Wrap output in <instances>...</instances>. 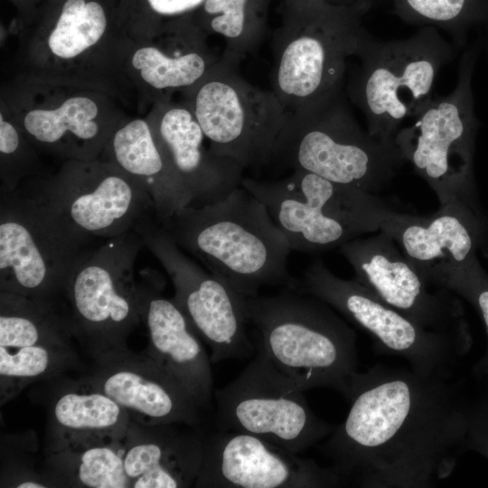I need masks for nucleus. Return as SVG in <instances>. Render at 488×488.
Masks as SVG:
<instances>
[{"instance_id":"obj_1","label":"nucleus","mask_w":488,"mask_h":488,"mask_svg":"<svg viewBox=\"0 0 488 488\" xmlns=\"http://www.w3.org/2000/svg\"><path fill=\"white\" fill-rule=\"evenodd\" d=\"M345 399L346 418L318 446L343 484L431 487L465 452L466 401L446 379L377 365Z\"/></svg>"},{"instance_id":"obj_2","label":"nucleus","mask_w":488,"mask_h":488,"mask_svg":"<svg viewBox=\"0 0 488 488\" xmlns=\"http://www.w3.org/2000/svg\"><path fill=\"white\" fill-rule=\"evenodd\" d=\"M174 243L245 297L293 286L292 250L266 206L242 185L223 200L185 207L160 224Z\"/></svg>"},{"instance_id":"obj_3","label":"nucleus","mask_w":488,"mask_h":488,"mask_svg":"<svg viewBox=\"0 0 488 488\" xmlns=\"http://www.w3.org/2000/svg\"><path fill=\"white\" fill-rule=\"evenodd\" d=\"M246 314L274 365L302 389L347 397L357 372L356 333L325 302L288 289L246 297Z\"/></svg>"},{"instance_id":"obj_4","label":"nucleus","mask_w":488,"mask_h":488,"mask_svg":"<svg viewBox=\"0 0 488 488\" xmlns=\"http://www.w3.org/2000/svg\"><path fill=\"white\" fill-rule=\"evenodd\" d=\"M272 161L371 193L387 186L405 163L395 143L360 127L341 91L290 113Z\"/></svg>"},{"instance_id":"obj_5","label":"nucleus","mask_w":488,"mask_h":488,"mask_svg":"<svg viewBox=\"0 0 488 488\" xmlns=\"http://www.w3.org/2000/svg\"><path fill=\"white\" fill-rule=\"evenodd\" d=\"M93 239L69 224L42 189L1 191L0 291L54 306Z\"/></svg>"},{"instance_id":"obj_6","label":"nucleus","mask_w":488,"mask_h":488,"mask_svg":"<svg viewBox=\"0 0 488 488\" xmlns=\"http://www.w3.org/2000/svg\"><path fill=\"white\" fill-rule=\"evenodd\" d=\"M296 2L272 39V90L289 112L341 91L347 59L368 33V11Z\"/></svg>"},{"instance_id":"obj_7","label":"nucleus","mask_w":488,"mask_h":488,"mask_svg":"<svg viewBox=\"0 0 488 488\" xmlns=\"http://www.w3.org/2000/svg\"><path fill=\"white\" fill-rule=\"evenodd\" d=\"M454 51L455 44L431 26L386 42L367 33L356 55L361 65L350 80L348 94L362 111L368 132L395 143L402 122L417 117L433 99L436 77Z\"/></svg>"},{"instance_id":"obj_8","label":"nucleus","mask_w":488,"mask_h":488,"mask_svg":"<svg viewBox=\"0 0 488 488\" xmlns=\"http://www.w3.org/2000/svg\"><path fill=\"white\" fill-rule=\"evenodd\" d=\"M144 246L137 230L103 239L66 284V318L93 360L127 351L128 335L141 322L134 268Z\"/></svg>"},{"instance_id":"obj_9","label":"nucleus","mask_w":488,"mask_h":488,"mask_svg":"<svg viewBox=\"0 0 488 488\" xmlns=\"http://www.w3.org/2000/svg\"><path fill=\"white\" fill-rule=\"evenodd\" d=\"M475 48L465 52L458 80L446 96H434L411 125L401 127L395 144L405 162L424 179L441 204H476L473 160L478 121L474 110L472 75Z\"/></svg>"},{"instance_id":"obj_10","label":"nucleus","mask_w":488,"mask_h":488,"mask_svg":"<svg viewBox=\"0 0 488 488\" xmlns=\"http://www.w3.org/2000/svg\"><path fill=\"white\" fill-rule=\"evenodd\" d=\"M321 299L363 329L377 351L405 359L416 372L446 379L467 352L471 337L425 328L389 305L357 280L336 277L316 259L292 289Z\"/></svg>"},{"instance_id":"obj_11","label":"nucleus","mask_w":488,"mask_h":488,"mask_svg":"<svg viewBox=\"0 0 488 488\" xmlns=\"http://www.w3.org/2000/svg\"><path fill=\"white\" fill-rule=\"evenodd\" d=\"M303 392L258 343L239 376L214 389V428L251 434L299 455L335 428L312 411Z\"/></svg>"},{"instance_id":"obj_12","label":"nucleus","mask_w":488,"mask_h":488,"mask_svg":"<svg viewBox=\"0 0 488 488\" xmlns=\"http://www.w3.org/2000/svg\"><path fill=\"white\" fill-rule=\"evenodd\" d=\"M241 185L266 206L292 250L325 251L376 231L367 219L371 192L301 170L276 181L244 177Z\"/></svg>"},{"instance_id":"obj_13","label":"nucleus","mask_w":488,"mask_h":488,"mask_svg":"<svg viewBox=\"0 0 488 488\" xmlns=\"http://www.w3.org/2000/svg\"><path fill=\"white\" fill-rule=\"evenodd\" d=\"M196 84L192 112L210 150L244 169L271 163L290 115L273 90L252 85L221 57Z\"/></svg>"},{"instance_id":"obj_14","label":"nucleus","mask_w":488,"mask_h":488,"mask_svg":"<svg viewBox=\"0 0 488 488\" xmlns=\"http://www.w3.org/2000/svg\"><path fill=\"white\" fill-rule=\"evenodd\" d=\"M174 285L173 300L211 349V362L249 357L246 297L191 259L155 218L136 229Z\"/></svg>"},{"instance_id":"obj_15","label":"nucleus","mask_w":488,"mask_h":488,"mask_svg":"<svg viewBox=\"0 0 488 488\" xmlns=\"http://www.w3.org/2000/svg\"><path fill=\"white\" fill-rule=\"evenodd\" d=\"M66 316L54 306L0 291V404L79 365Z\"/></svg>"},{"instance_id":"obj_16","label":"nucleus","mask_w":488,"mask_h":488,"mask_svg":"<svg viewBox=\"0 0 488 488\" xmlns=\"http://www.w3.org/2000/svg\"><path fill=\"white\" fill-rule=\"evenodd\" d=\"M340 251L354 279L389 305L425 328L471 337L458 299L429 284L388 234L355 238Z\"/></svg>"},{"instance_id":"obj_17","label":"nucleus","mask_w":488,"mask_h":488,"mask_svg":"<svg viewBox=\"0 0 488 488\" xmlns=\"http://www.w3.org/2000/svg\"><path fill=\"white\" fill-rule=\"evenodd\" d=\"M367 218L375 230L388 234L424 278L436 282L476 255L483 245L485 222L476 204L449 202L430 215L398 211L377 199Z\"/></svg>"},{"instance_id":"obj_18","label":"nucleus","mask_w":488,"mask_h":488,"mask_svg":"<svg viewBox=\"0 0 488 488\" xmlns=\"http://www.w3.org/2000/svg\"><path fill=\"white\" fill-rule=\"evenodd\" d=\"M341 478L330 467L299 456L259 436L214 428L206 431L202 466L195 487H337Z\"/></svg>"},{"instance_id":"obj_19","label":"nucleus","mask_w":488,"mask_h":488,"mask_svg":"<svg viewBox=\"0 0 488 488\" xmlns=\"http://www.w3.org/2000/svg\"><path fill=\"white\" fill-rule=\"evenodd\" d=\"M41 189L69 224L94 239L119 236L155 219L150 195L119 167L70 168Z\"/></svg>"},{"instance_id":"obj_20","label":"nucleus","mask_w":488,"mask_h":488,"mask_svg":"<svg viewBox=\"0 0 488 488\" xmlns=\"http://www.w3.org/2000/svg\"><path fill=\"white\" fill-rule=\"evenodd\" d=\"M80 378L120 405L130 420L145 425L206 426L205 412L189 392L145 352L129 350L95 359Z\"/></svg>"},{"instance_id":"obj_21","label":"nucleus","mask_w":488,"mask_h":488,"mask_svg":"<svg viewBox=\"0 0 488 488\" xmlns=\"http://www.w3.org/2000/svg\"><path fill=\"white\" fill-rule=\"evenodd\" d=\"M141 321L148 346L145 352L172 375L208 414L214 412L211 359L202 339L173 300L162 294L164 281L151 269L137 282Z\"/></svg>"},{"instance_id":"obj_22","label":"nucleus","mask_w":488,"mask_h":488,"mask_svg":"<svg viewBox=\"0 0 488 488\" xmlns=\"http://www.w3.org/2000/svg\"><path fill=\"white\" fill-rule=\"evenodd\" d=\"M206 431V426L130 420L124 465L131 488L194 486L203 463Z\"/></svg>"},{"instance_id":"obj_23","label":"nucleus","mask_w":488,"mask_h":488,"mask_svg":"<svg viewBox=\"0 0 488 488\" xmlns=\"http://www.w3.org/2000/svg\"><path fill=\"white\" fill-rule=\"evenodd\" d=\"M153 135L188 195L190 207L220 202L241 186L244 168L203 147L205 136L191 110L180 107L167 109Z\"/></svg>"},{"instance_id":"obj_24","label":"nucleus","mask_w":488,"mask_h":488,"mask_svg":"<svg viewBox=\"0 0 488 488\" xmlns=\"http://www.w3.org/2000/svg\"><path fill=\"white\" fill-rule=\"evenodd\" d=\"M48 403L45 455L123 441L127 412L81 379L57 381Z\"/></svg>"},{"instance_id":"obj_25","label":"nucleus","mask_w":488,"mask_h":488,"mask_svg":"<svg viewBox=\"0 0 488 488\" xmlns=\"http://www.w3.org/2000/svg\"><path fill=\"white\" fill-rule=\"evenodd\" d=\"M112 152L117 166L146 191L158 212H168L182 202V186L145 121L136 119L118 129Z\"/></svg>"},{"instance_id":"obj_26","label":"nucleus","mask_w":488,"mask_h":488,"mask_svg":"<svg viewBox=\"0 0 488 488\" xmlns=\"http://www.w3.org/2000/svg\"><path fill=\"white\" fill-rule=\"evenodd\" d=\"M124 455V440L63 450L46 455L42 473L52 487L131 488Z\"/></svg>"},{"instance_id":"obj_27","label":"nucleus","mask_w":488,"mask_h":488,"mask_svg":"<svg viewBox=\"0 0 488 488\" xmlns=\"http://www.w3.org/2000/svg\"><path fill=\"white\" fill-rule=\"evenodd\" d=\"M394 13L420 27L444 31L461 45L470 29L488 25V0H390Z\"/></svg>"},{"instance_id":"obj_28","label":"nucleus","mask_w":488,"mask_h":488,"mask_svg":"<svg viewBox=\"0 0 488 488\" xmlns=\"http://www.w3.org/2000/svg\"><path fill=\"white\" fill-rule=\"evenodd\" d=\"M260 0H205L209 29L224 40L222 59L238 64L262 40L263 23L258 15Z\"/></svg>"},{"instance_id":"obj_29","label":"nucleus","mask_w":488,"mask_h":488,"mask_svg":"<svg viewBox=\"0 0 488 488\" xmlns=\"http://www.w3.org/2000/svg\"><path fill=\"white\" fill-rule=\"evenodd\" d=\"M98 115L97 105L85 97L67 99L56 109H35L24 117L26 131L38 142L56 145L70 133L78 141H93L99 133L93 120Z\"/></svg>"},{"instance_id":"obj_30","label":"nucleus","mask_w":488,"mask_h":488,"mask_svg":"<svg viewBox=\"0 0 488 488\" xmlns=\"http://www.w3.org/2000/svg\"><path fill=\"white\" fill-rule=\"evenodd\" d=\"M218 61L200 50L167 55L155 47L137 50L133 66L143 80L157 89L191 87L199 82Z\"/></svg>"},{"instance_id":"obj_31","label":"nucleus","mask_w":488,"mask_h":488,"mask_svg":"<svg viewBox=\"0 0 488 488\" xmlns=\"http://www.w3.org/2000/svg\"><path fill=\"white\" fill-rule=\"evenodd\" d=\"M105 29L106 17L99 4L67 0L49 37V47L56 56L73 58L94 45Z\"/></svg>"},{"instance_id":"obj_32","label":"nucleus","mask_w":488,"mask_h":488,"mask_svg":"<svg viewBox=\"0 0 488 488\" xmlns=\"http://www.w3.org/2000/svg\"><path fill=\"white\" fill-rule=\"evenodd\" d=\"M436 286L462 296L471 304L481 316L488 336V273L481 267L476 255L444 274ZM474 371L488 380V346Z\"/></svg>"},{"instance_id":"obj_33","label":"nucleus","mask_w":488,"mask_h":488,"mask_svg":"<svg viewBox=\"0 0 488 488\" xmlns=\"http://www.w3.org/2000/svg\"><path fill=\"white\" fill-rule=\"evenodd\" d=\"M465 450H474L488 459V393L465 405Z\"/></svg>"},{"instance_id":"obj_34","label":"nucleus","mask_w":488,"mask_h":488,"mask_svg":"<svg viewBox=\"0 0 488 488\" xmlns=\"http://www.w3.org/2000/svg\"><path fill=\"white\" fill-rule=\"evenodd\" d=\"M205 0H148L152 9L160 14L174 15L192 10Z\"/></svg>"},{"instance_id":"obj_35","label":"nucleus","mask_w":488,"mask_h":488,"mask_svg":"<svg viewBox=\"0 0 488 488\" xmlns=\"http://www.w3.org/2000/svg\"><path fill=\"white\" fill-rule=\"evenodd\" d=\"M20 146L17 130L9 122L0 119V151L5 156L14 153Z\"/></svg>"}]
</instances>
